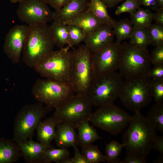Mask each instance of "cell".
I'll use <instances>...</instances> for the list:
<instances>
[{
	"mask_svg": "<svg viewBox=\"0 0 163 163\" xmlns=\"http://www.w3.org/2000/svg\"><path fill=\"white\" fill-rule=\"evenodd\" d=\"M129 124L122 138L126 155L146 159L157 136L156 130L140 111L135 113Z\"/></svg>",
	"mask_w": 163,
	"mask_h": 163,
	"instance_id": "6da1fadb",
	"label": "cell"
},
{
	"mask_svg": "<svg viewBox=\"0 0 163 163\" xmlns=\"http://www.w3.org/2000/svg\"><path fill=\"white\" fill-rule=\"evenodd\" d=\"M29 26L22 52L23 59L26 65L34 68L53 51L56 44L47 24L42 23Z\"/></svg>",
	"mask_w": 163,
	"mask_h": 163,
	"instance_id": "7a4b0ae2",
	"label": "cell"
},
{
	"mask_svg": "<svg viewBox=\"0 0 163 163\" xmlns=\"http://www.w3.org/2000/svg\"><path fill=\"white\" fill-rule=\"evenodd\" d=\"M70 48L68 46L53 50L41 60L34 68L43 77L71 85L72 51L70 50Z\"/></svg>",
	"mask_w": 163,
	"mask_h": 163,
	"instance_id": "3957f363",
	"label": "cell"
},
{
	"mask_svg": "<svg viewBox=\"0 0 163 163\" xmlns=\"http://www.w3.org/2000/svg\"><path fill=\"white\" fill-rule=\"evenodd\" d=\"M52 109L39 102L23 106L14 120L12 140L18 144L32 139L38 124Z\"/></svg>",
	"mask_w": 163,
	"mask_h": 163,
	"instance_id": "277c9868",
	"label": "cell"
},
{
	"mask_svg": "<svg viewBox=\"0 0 163 163\" xmlns=\"http://www.w3.org/2000/svg\"><path fill=\"white\" fill-rule=\"evenodd\" d=\"M116 71L95 76L87 96L92 106L113 104L119 98L123 81Z\"/></svg>",
	"mask_w": 163,
	"mask_h": 163,
	"instance_id": "5b68a950",
	"label": "cell"
},
{
	"mask_svg": "<svg viewBox=\"0 0 163 163\" xmlns=\"http://www.w3.org/2000/svg\"><path fill=\"white\" fill-rule=\"evenodd\" d=\"M92 60V53L85 45L72 51L71 85L76 94L87 95L95 77Z\"/></svg>",
	"mask_w": 163,
	"mask_h": 163,
	"instance_id": "8992f818",
	"label": "cell"
},
{
	"mask_svg": "<svg viewBox=\"0 0 163 163\" xmlns=\"http://www.w3.org/2000/svg\"><path fill=\"white\" fill-rule=\"evenodd\" d=\"M119 98L127 109L134 113L140 111L152 101L151 79L147 76H139L126 79Z\"/></svg>",
	"mask_w": 163,
	"mask_h": 163,
	"instance_id": "52a82bcc",
	"label": "cell"
},
{
	"mask_svg": "<svg viewBox=\"0 0 163 163\" xmlns=\"http://www.w3.org/2000/svg\"><path fill=\"white\" fill-rule=\"evenodd\" d=\"M31 93L38 102L55 109L75 94L71 85L48 78L37 79L32 87Z\"/></svg>",
	"mask_w": 163,
	"mask_h": 163,
	"instance_id": "ba28073f",
	"label": "cell"
},
{
	"mask_svg": "<svg viewBox=\"0 0 163 163\" xmlns=\"http://www.w3.org/2000/svg\"><path fill=\"white\" fill-rule=\"evenodd\" d=\"M122 51L119 73L125 79L139 76H147L151 68L147 50H142L129 43L121 44Z\"/></svg>",
	"mask_w": 163,
	"mask_h": 163,
	"instance_id": "9c48e42d",
	"label": "cell"
},
{
	"mask_svg": "<svg viewBox=\"0 0 163 163\" xmlns=\"http://www.w3.org/2000/svg\"><path fill=\"white\" fill-rule=\"evenodd\" d=\"M92 106L87 95L75 94L68 101L55 109L53 115L60 123L75 129L82 123L89 121Z\"/></svg>",
	"mask_w": 163,
	"mask_h": 163,
	"instance_id": "30bf717a",
	"label": "cell"
},
{
	"mask_svg": "<svg viewBox=\"0 0 163 163\" xmlns=\"http://www.w3.org/2000/svg\"><path fill=\"white\" fill-rule=\"evenodd\" d=\"M132 117L113 104L99 107L92 113L89 121L95 127L117 135L128 126Z\"/></svg>",
	"mask_w": 163,
	"mask_h": 163,
	"instance_id": "8fae6325",
	"label": "cell"
},
{
	"mask_svg": "<svg viewBox=\"0 0 163 163\" xmlns=\"http://www.w3.org/2000/svg\"><path fill=\"white\" fill-rule=\"evenodd\" d=\"M19 3L18 18L28 26L47 24L53 20V12L44 0H23Z\"/></svg>",
	"mask_w": 163,
	"mask_h": 163,
	"instance_id": "7c38bea8",
	"label": "cell"
},
{
	"mask_svg": "<svg viewBox=\"0 0 163 163\" xmlns=\"http://www.w3.org/2000/svg\"><path fill=\"white\" fill-rule=\"evenodd\" d=\"M122 51L121 42L117 40L92 53V68L95 76L119 69Z\"/></svg>",
	"mask_w": 163,
	"mask_h": 163,
	"instance_id": "4fadbf2b",
	"label": "cell"
},
{
	"mask_svg": "<svg viewBox=\"0 0 163 163\" xmlns=\"http://www.w3.org/2000/svg\"><path fill=\"white\" fill-rule=\"evenodd\" d=\"M29 27L26 25H15L9 30L6 36L4 50L14 63H18L20 61Z\"/></svg>",
	"mask_w": 163,
	"mask_h": 163,
	"instance_id": "5bb4252c",
	"label": "cell"
},
{
	"mask_svg": "<svg viewBox=\"0 0 163 163\" xmlns=\"http://www.w3.org/2000/svg\"><path fill=\"white\" fill-rule=\"evenodd\" d=\"M114 36L112 27L103 24L93 31L86 33L83 42L93 53L113 43Z\"/></svg>",
	"mask_w": 163,
	"mask_h": 163,
	"instance_id": "9a60e30c",
	"label": "cell"
},
{
	"mask_svg": "<svg viewBox=\"0 0 163 163\" xmlns=\"http://www.w3.org/2000/svg\"><path fill=\"white\" fill-rule=\"evenodd\" d=\"M21 157L28 163H43L44 154L51 145H46L30 139L17 144Z\"/></svg>",
	"mask_w": 163,
	"mask_h": 163,
	"instance_id": "2e32d148",
	"label": "cell"
},
{
	"mask_svg": "<svg viewBox=\"0 0 163 163\" xmlns=\"http://www.w3.org/2000/svg\"><path fill=\"white\" fill-rule=\"evenodd\" d=\"M89 8V0H71L60 9L53 12V20L64 23L74 18Z\"/></svg>",
	"mask_w": 163,
	"mask_h": 163,
	"instance_id": "e0dca14e",
	"label": "cell"
},
{
	"mask_svg": "<svg viewBox=\"0 0 163 163\" xmlns=\"http://www.w3.org/2000/svg\"><path fill=\"white\" fill-rule=\"evenodd\" d=\"M75 129L65 124L59 123L58 124L54 140L58 148L67 149L77 146V135Z\"/></svg>",
	"mask_w": 163,
	"mask_h": 163,
	"instance_id": "ac0fdd59",
	"label": "cell"
},
{
	"mask_svg": "<svg viewBox=\"0 0 163 163\" xmlns=\"http://www.w3.org/2000/svg\"><path fill=\"white\" fill-rule=\"evenodd\" d=\"M60 123L53 115L41 121L36 129L38 142L50 145L55 137L56 127Z\"/></svg>",
	"mask_w": 163,
	"mask_h": 163,
	"instance_id": "d6986e66",
	"label": "cell"
},
{
	"mask_svg": "<svg viewBox=\"0 0 163 163\" xmlns=\"http://www.w3.org/2000/svg\"><path fill=\"white\" fill-rule=\"evenodd\" d=\"M63 23L67 25L77 26L86 33L93 31L104 24L94 14L90 8L74 18Z\"/></svg>",
	"mask_w": 163,
	"mask_h": 163,
	"instance_id": "ffe728a7",
	"label": "cell"
},
{
	"mask_svg": "<svg viewBox=\"0 0 163 163\" xmlns=\"http://www.w3.org/2000/svg\"><path fill=\"white\" fill-rule=\"evenodd\" d=\"M21 157L17 143L13 140L0 138V163H14Z\"/></svg>",
	"mask_w": 163,
	"mask_h": 163,
	"instance_id": "44dd1931",
	"label": "cell"
},
{
	"mask_svg": "<svg viewBox=\"0 0 163 163\" xmlns=\"http://www.w3.org/2000/svg\"><path fill=\"white\" fill-rule=\"evenodd\" d=\"M89 121H86L81 124L77 128V145L81 147L92 144L99 140L101 137L96 130L89 124Z\"/></svg>",
	"mask_w": 163,
	"mask_h": 163,
	"instance_id": "7402d4cb",
	"label": "cell"
},
{
	"mask_svg": "<svg viewBox=\"0 0 163 163\" xmlns=\"http://www.w3.org/2000/svg\"><path fill=\"white\" fill-rule=\"evenodd\" d=\"M49 27L57 46L60 48L64 47L66 45L69 46V34L67 25L62 22L54 20Z\"/></svg>",
	"mask_w": 163,
	"mask_h": 163,
	"instance_id": "603a6c76",
	"label": "cell"
},
{
	"mask_svg": "<svg viewBox=\"0 0 163 163\" xmlns=\"http://www.w3.org/2000/svg\"><path fill=\"white\" fill-rule=\"evenodd\" d=\"M153 14L149 9L139 7L135 12L130 14L131 21L134 28L145 29L153 20Z\"/></svg>",
	"mask_w": 163,
	"mask_h": 163,
	"instance_id": "cb8c5ba5",
	"label": "cell"
},
{
	"mask_svg": "<svg viewBox=\"0 0 163 163\" xmlns=\"http://www.w3.org/2000/svg\"><path fill=\"white\" fill-rule=\"evenodd\" d=\"M145 117L156 130L163 133V102L155 103L149 109Z\"/></svg>",
	"mask_w": 163,
	"mask_h": 163,
	"instance_id": "d4e9b609",
	"label": "cell"
},
{
	"mask_svg": "<svg viewBox=\"0 0 163 163\" xmlns=\"http://www.w3.org/2000/svg\"><path fill=\"white\" fill-rule=\"evenodd\" d=\"M113 31L117 41H121L129 39L134 27L130 20L126 18L119 21H115L112 27Z\"/></svg>",
	"mask_w": 163,
	"mask_h": 163,
	"instance_id": "484cf974",
	"label": "cell"
},
{
	"mask_svg": "<svg viewBox=\"0 0 163 163\" xmlns=\"http://www.w3.org/2000/svg\"><path fill=\"white\" fill-rule=\"evenodd\" d=\"M90 8L96 16L104 24L112 27L115 20L109 15L107 7L101 0H89Z\"/></svg>",
	"mask_w": 163,
	"mask_h": 163,
	"instance_id": "4316f807",
	"label": "cell"
},
{
	"mask_svg": "<svg viewBox=\"0 0 163 163\" xmlns=\"http://www.w3.org/2000/svg\"><path fill=\"white\" fill-rule=\"evenodd\" d=\"M70 156V152L67 149H56L51 145L45 152L43 163H50L52 162L59 163Z\"/></svg>",
	"mask_w": 163,
	"mask_h": 163,
	"instance_id": "83f0119b",
	"label": "cell"
},
{
	"mask_svg": "<svg viewBox=\"0 0 163 163\" xmlns=\"http://www.w3.org/2000/svg\"><path fill=\"white\" fill-rule=\"evenodd\" d=\"M129 43L133 46L142 50H147L150 44L145 29L134 28L130 38Z\"/></svg>",
	"mask_w": 163,
	"mask_h": 163,
	"instance_id": "f1b7e54d",
	"label": "cell"
},
{
	"mask_svg": "<svg viewBox=\"0 0 163 163\" xmlns=\"http://www.w3.org/2000/svg\"><path fill=\"white\" fill-rule=\"evenodd\" d=\"M82 154L89 163H99L106 161V157L96 145L91 144L82 147Z\"/></svg>",
	"mask_w": 163,
	"mask_h": 163,
	"instance_id": "f546056e",
	"label": "cell"
},
{
	"mask_svg": "<svg viewBox=\"0 0 163 163\" xmlns=\"http://www.w3.org/2000/svg\"><path fill=\"white\" fill-rule=\"evenodd\" d=\"M124 144L113 140L106 145L105 152L106 161L107 163H119L120 161L119 156Z\"/></svg>",
	"mask_w": 163,
	"mask_h": 163,
	"instance_id": "4dcf8cb0",
	"label": "cell"
},
{
	"mask_svg": "<svg viewBox=\"0 0 163 163\" xmlns=\"http://www.w3.org/2000/svg\"><path fill=\"white\" fill-rule=\"evenodd\" d=\"M146 29L150 44L155 47L163 45V25L152 24Z\"/></svg>",
	"mask_w": 163,
	"mask_h": 163,
	"instance_id": "1f68e13d",
	"label": "cell"
},
{
	"mask_svg": "<svg viewBox=\"0 0 163 163\" xmlns=\"http://www.w3.org/2000/svg\"><path fill=\"white\" fill-rule=\"evenodd\" d=\"M69 41V46L73 48L83 42L86 35V32L82 29L75 25H67Z\"/></svg>",
	"mask_w": 163,
	"mask_h": 163,
	"instance_id": "d6a6232c",
	"label": "cell"
},
{
	"mask_svg": "<svg viewBox=\"0 0 163 163\" xmlns=\"http://www.w3.org/2000/svg\"><path fill=\"white\" fill-rule=\"evenodd\" d=\"M116 9L115 13L119 15L128 12L131 14L135 12L141 5L139 0H125Z\"/></svg>",
	"mask_w": 163,
	"mask_h": 163,
	"instance_id": "836d02e7",
	"label": "cell"
},
{
	"mask_svg": "<svg viewBox=\"0 0 163 163\" xmlns=\"http://www.w3.org/2000/svg\"><path fill=\"white\" fill-rule=\"evenodd\" d=\"M152 97L155 103L163 102V79H151Z\"/></svg>",
	"mask_w": 163,
	"mask_h": 163,
	"instance_id": "e575fe53",
	"label": "cell"
},
{
	"mask_svg": "<svg viewBox=\"0 0 163 163\" xmlns=\"http://www.w3.org/2000/svg\"><path fill=\"white\" fill-rule=\"evenodd\" d=\"M149 59L154 66L163 63V45L155 47L149 55Z\"/></svg>",
	"mask_w": 163,
	"mask_h": 163,
	"instance_id": "d590c367",
	"label": "cell"
},
{
	"mask_svg": "<svg viewBox=\"0 0 163 163\" xmlns=\"http://www.w3.org/2000/svg\"><path fill=\"white\" fill-rule=\"evenodd\" d=\"M147 77L151 79H163V63L151 68Z\"/></svg>",
	"mask_w": 163,
	"mask_h": 163,
	"instance_id": "8d00e7d4",
	"label": "cell"
},
{
	"mask_svg": "<svg viewBox=\"0 0 163 163\" xmlns=\"http://www.w3.org/2000/svg\"><path fill=\"white\" fill-rule=\"evenodd\" d=\"M146 159L132 155H127L122 160L120 161L119 163H145Z\"/></svg>",
	"mask_w": 163,
	"mask_h": 163,
	"instance_id": "74e56055",
	"label": "cell"
},
{
	"mask_svg": "<svg viewBox=\"0 0 163 163\" xmlns=\"http://www.w3.org/2000/svg\"><path fill=\"white\" fill-rule=\"evenodd\" d=\"M73 148L74 155L72 157L73 163H89L88 160L80 153L77 146Z\"/></svg>",
	"mask_w": 163,
	"mask_h": 163,
	"instance_id": "f35d334b",
	"label": "cell"
},
{
	"mask_svg": "<svg viewBox=\"0 0 163 163\" xmlns=\"http://www.w3.org/2000/svg\"><path fill=\"white\" fill-rule=\"evenodd\" d=\"M48 5L55 10H58L69 2L71 0H44Z\"/></svg>",
	"mask_w": 163,
	"mask_h": 163,
	"instance_id": "ab89813d",
	"label": "cell"
},
{
	"mask_svg": "<svg viewBox=\"0 0 163 163\" xmlns=\"http://www.w3.org/2000/svg\"><path fill=\"white\" fill-rule=\"evenodd\" d=\"M152 149L157 151L160 154L163 155V136H157L153 144Z\"/></svg>",
	"mask_w": 163,
	"mask_h": 163,
	"instance_id": "60d3db41",
	"label": "cell"
},
{
	"mask_svg": "<svg viewBox=\"0 0 163 163\" xmlns=\"http://www.w3.org/2000/svg\"><path fill=\"white\" fill-rule=\"evenodd\" d=\"M153 14V19L155 24L163 25V8H159Z\"/></svg>",
	"mask_w": 163,
	"mask_h": 163,
	"instance_id": "b9f144b4",
	"label": "cell"
},
{
	"mask_svg": "<svg viewBox=\"0 0 163 163\" xmlns=\"http://www.w3.org/2000/svg\"><path fill=\"white\" fill-rule=\"evenodd\" d=\"M141 5L156 11L159 8L156 0H139Z\"/></svg>",
	"mask_w": 163,
	"mask_h": 163,
	"instance_id": "7bdbcfd3",
	"label": "cell"
},
{
	"mask_svg": "<svg viewBox=\"0 0 163 163\" xmlns=\"http://www.w3.org/2000/svg\"><path fill=\"white\" fill-rule=\"evenodd\" d=\"M107 8H112L118 3V0H101Z\"/></svg>",
	"mask_w": 163,
	"mask_h": 163,
	"instance_id": "ee69618b",
	"label": "cell"
},
{
	"mask_svg": "<svg viewBox=\"0 0 163 163\" xmlns=\"http://www.w3.org/2000/svg\"><path fill=\"white\" fill-rule=\"evenodd\" d=\"M59 163H73L72 157H68L60 161Z\"/></svg>",
	"mask_w": 163,
	"mask_h": 163,
	"instance_id": "f6af8a7d",
	"label": "cell"
},
{
	"mask_svg": "<svg viewBox=\"0 0 163 163\" xmlns=\"http://www.w3.org/2000/svg\"><path fill=\"white\" fill-rule=\"evenodd\" d=\"M163 155L160 154L158 157L157 159L153 161H152L153 163H161L163 162Z\"/></svg>",
	"mask_w": 163,
	"mask_h": 163,
	"instance_id": "bcb514c9",
	"label": "cell"
},
{
	"mask_svg": "<svg viewBox=\"0 0 163 163\" xmlns=\"http://www.w3.org/2000/svg\"><path fill=\"white\" fill-rule=\"evenodd\" d=\"M159 8H163V0H156Z\"/></svg>",
	"mask_w": 163,
	"mask_h": 163,
	"instance_id": "7dc6e473",
	"label": "cell"
},
{
	"mask_svg": "<svg viewBox=\"0 0 163 163\" xmlns=\"http://www.w3.org/2000/svg\"><path fill=\"white\" fill-rule=\"evenodd\" d=\"M12 3H19L22 1L23 0H9Z\"/></svg>",
	"mask_w": 163,
	"mask_h": 163,
	"instance_id": "c3c4849f",
	"label": "cell"
},
{
	"mask_svg": "<svg viewBox=\"0 0 163 163\" xmlns=\"http://www.w3.org/2000/svg\"><path fill=\"white\" fill-rule=\"evenodd\" d=\"M125 0H118V3H119V2H122L123 1H124Z\"/></svg>",
	"mask_w": 163,
	"mask_h": 163,
	"instance_id": "681fc988",
	"label": "cell"
}]
</instances>
